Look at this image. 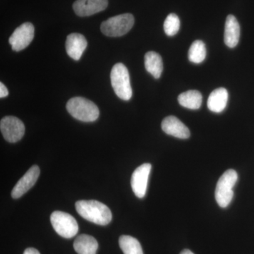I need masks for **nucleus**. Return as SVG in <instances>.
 I'll list each match as a JSON object with an SVG mask.
<instances>
[{
  "label": "nucleus",
  "mask_w": 254,
  "mask_h": 254,
  "mask_svg": "<svg viewBox=\"0 0 254 254\" xmlns=\"http://www.w3.org/2000/svg\"><path fill=\"white\" fill-rule=\"evenodd\" d=\"M88 43L86 38L80 33H73L68 35L66 38V50L70 58L73 60L81 59L83 52L86 49Z\"/></svg>",
  "instance_id": "obj_13"
},
{
  "label": "nucleus",
  "mask_w": 254,
  "mask_h": 254,
  "mask_svg": "<svg viewBox=\"0 0 254 254\" xmlns=\"http://www.w3.org/2000/svg\"><path fill=\"white\" fill-rule=\"evenodd\" d=\"M108 0H76L73 9L79 16H89L104 11L108 7Z\"/></svg>",
  "instance_id": "obj_11"
},
{
  "label": "nucleus",
  "mask_w": 254,
  "mask_h": 254,
  "mask_svg": "<svg viewBox=\"0 0 254 254\" xmlns=\"http://www.w3.org/2000/svg\"><path fill=\"white\" fill-rule=\"evenodd\" d=\"M161 127L163 131L170 136L182 139L190 138V131L188 127L176 117L169 116L164 119Z\"/></svg>",
  "instance_id": "obj_12"
},
{
  "label": "nucleus",
  "mask_w": 254,
  "mask_h": 254,
  "mask_svg": "<svg viewBox=\"0 0 254 254\" xmlns=\"http://www.w3.org/2000/svg\"><path fill=\"white\" fill-rule=\"evenodd\" d=\"M240 26L238 21L233 15H228L225 22V44L230 48H235L240 41Z\"/></svg>",
  "instance_id": "obj_14"
},
{
  "label": "nucleus",
  "mask_w": 254,
  "mask_h": 254,
  "mask_svg": "<svg viewBox=\"0 0 254 254\" xmlns=\"http://www.w3.org/2000/svg\"><path fill=\"white\" fill-rule=\"evenodd\" d=\"M73 248L78 254H96L98 243L93 237L81 235L73 242Z\"/></svg>",
  "instance_id": "obj_16"
},
{
  "label": "nucleus",
  "mask_w": 254,
  "mask_h": 254,
  "mask_svg": "<svg viewBox=\"0 0 254 254\" xmlns=\"http://www.w3.org/2000/svg\"><path fill=\"white\" fill-rule=\"evenodd\" d=\"M145 67L155 78L161 76L163 70V60L161 56L155 52L150 51L145 55Z\"/></svg>",
  "instance_id": "obj_17"
},
{
  "label": "nucleus",
  "mask_w": 254,
  "mask_h": 254,
  "mask_svg": "<svg viewBox=\"0 0 254 254\" xmlns=\"http://www.w3.org/2000/svg\"><path fill=\"white\" fill-rule=\"evenodd\" d=\"M8 94H9V91L6 87L2 83H0V98H5Z\"/></svg>",
  "instance_id": "obj_22"
},
{
  "label": "nucleus",
  "mask_w": 254,
  "mask_h": 254,
  "mask_svg": "<svg viewBox=\"0 0 254 254\" xmlns=\"http://www.w3.org/2000/svg\"><path fill=\"white\" fill-rule=\"evenodd\" d=\"M112 86L115 94L120 99L129 100L132 97V88L129 73L125 65L118 63L114 65L110 73Z\"/></svg>",
  "instance_id": "obj_3"
},
{
  "label": "nucleus",
  "mask_w": 254,
  "mask_h": 254,
  "mask_svg": "<svg viewBox=\"0 0 254 254\" xmlns=\"http://www.w3.org/2000/svg\"><path fill=\"white\" fill-rule=\"evenodd\" d=\"M238 180L235 170H227L219 179L215 189V200L221 208H226L234 196L233 188Z\"/></svg>",
  "instance_id": "obj_4"
},
{
  "label": "nucleus",
  "mask_w": 254,
  "mask_h": 254,
  "mask_svg": "<svg viewBox=\"0 0 254 254\" xmlns=\"http://www.w3.org/2000/svg\"><path fill=\"white\" fill-rule=\"evenodd\" d=\"M206 58V48L201 41H195L192 43L189 50V60L195 64H200Z\"/></svg>",
  "instance_id": "obj_20"
},
{
  "label": "nucleus",
  "mask_w": 254,
  "mask_h": 254,
  "mask_svg": "<svg viewBox=\"0 0 254 254\" xmlns=\"http://www.w3.org/2000/svg\"><path fill=\"white\" fill-rule=\"evenodd\" d=\"M150 171L151 165L150 163H144L137 168L132 174L131 188L138 198H143L146 193Z\"/></svg>",
  "instance_id": "obj_9"
},
{
  "label": "nucleus",
  "mask_w": 254,
  "mask_h": 254,
  "mask_svg": "<svg viewBox=\"0 0 254 254\" xmlns=\"http://www.w3.org/2000/svg\"><path fill=\"white\" fill-rule=\"evenodd\" d=\"M40 173L41 170L38 165L32 166L15 185L11 191L12 198H18L25 194L36 183Z\"/></svg>",
  "instance_id": "obj_10"
},
{
  "label": "nucleus",
  "mask_w": 254,
  "mask_h": 254,
  "mask_svg": "<svg viewBox=\"0 0 254 254\" xmlns=\"http://www.w3.org/2000/svg\"><path fill=\"white\" fill-rule=\"evenodd\" d=\"M0 129L4 139L9 143H16L24 136V125L16 117L8 116L1 119Z\"/></svg>",
  "instance_id": "obj_7"
},
{
  "label": "nucleus",
  "mask_w": 254,
  "mask_h": 254,
  "mask_svg": "<svg viewBox=\"0 0 254 254\" xmlns=\"http://www.w3.org/2000/svg\"><path fill=\"white\" fill-rule=\"evenodd\" d=\"M76 209L82 218L97 225H108L113 218L110 209L98 200H78Z\"/></svg>",
  "instance_id": "obj_1"
},
{
  "label": "nucleus",
  "mask_w": 254,
  "mask_h": 254,
  "mask_svg": "<svg viewBox=\"0 0 254 254\" xmlns=\"http://www.w3.org/2000/svg\"><path fill=\"white\" fill-rule=\"evenodd\" d=\"M228 101V92L224 88L214 90L208 100V108L210 111L220 113L226 108Z\"/></svg>",
  "instance_id": "obj_15"
},
{
  "label": "nucleus",
  "mask_w": 254,
  "mask_h": 254,
  "mask_svg": "<svg viewBox=\"0 0 254 254\" xmlns=\"http://www.w3.org/2000/svg\"><path fill=\"white\" fill-rule=\"evenodd\" d=\"M66 110L73 118L85 123L94 122L100 115L97 105L91 100L81 97H75L68 100Z\"/></svg>",
  "instance_id": "obj_2"
},
{
  "label": "nucleus",
  "mask_w": 254,
  "mask_h": 254,
  "mask_svg": "<svg viewBox=\"0 0 254 254\" xmlns=\"http://www.w3.org/2000/svg\"><path fill=\"white\" fill-rule=\"evenodd\" d=\"M202 100L203 98H202L201 93L195 90L185 92L181 93L178 97L179 103L182 107L190 110L199 109L201 106Z\"/></svg>",
  "instance_id": "obj_18"
},
{
  "label": "nucleus",
  "mask_w": 254,
  "mask_h": 254,
  "mask_svg": "<svg viewBox=\"0 0 254 254\" xmlns=\"http://www.w3.org/2000/svg\"><path fill=\"white\" fill-rule=\"evenodd\" d=\"M134 24V18L131 14L113 16L102 23L100 29L105 36L120 37L128 33Z\"/></svg>",
  "instance_id": "obj_5"
},
{
  "label": "nucleus",
  "mask_w": 254,
  "mask_h": 254,
  "mask_svg": "<svg viewBox=\"0 0 254 254\" xmlns=\"http://www.w3.org/2000/svg\"><path fill=\"white\" fill-rule=\"evenodd\" d=\"M194 254L193 253V252H190V250H185L184 251H182L181 252V254Z\"/></svg>",
  "instance_id": "obj_24"
},
{
  "label": "nucleus",
  "mask_w": 254,
  "mask_h": 254,
  "mask_svg": "<svg viewBox=\"0 0 254 254\" xmlns=\"http://www.w3.org/2000/svg\"><path fill=\"white\" fill-rule=\"evenodd\" d=\"M34 26L31 23H24L18 26L9 39L12 50L18 52L27 48L34 38Z\"/></svg>",
  "instance_id": "obj_8"
},
{
  "label": "nucleus",
  "mask_w": 254,
  "mask_h": 254,
  "mask_svg": "<svg viewBox=\"0 0 254 254\" xmlns=\"http://www.w3.org/2000/svg\"><path fill=\"white\" fill-rule=\"evenodd\" d=\"M23 254H41L38 250L34 248H28L23 252Z\"/></svg>",
  "instance_id": "obj_23"
},
{
  "label": "nucleus",
  "mask_w": 254,
  "mask_h": 254,
  "mask_svg": "<svg viewBox=\"0 0 254 254\" xmlns=\"http://www.w3.org/2000/svg\"><path fill=\"white\" fill-rule=\"evenodd\" d=\"M180 28V21L177 15L175 14H169L164 23V31L167 36H175L178 33Z\"/></svg>",
  "instance_id": "obj_21"
},
{
  "label": "nucleus",
  "mask_w": 254,
  "mask_h": 254,
  "mask_svg": "<svg viewBox=\"0 0 254 254\" xmlns=\"http://www.w3.org/2000/svg\"><path fill=\"white\" fill-rule=\"evenodd\" d=\"M50 222L57 233L64 238H72L78 233L77 222L68 213L63 211L53 212L50 215Z\"/></svg>",
  "instance_id": "obj_6"
},
{
  "label": "nucleus",
  "mask_w": 254,
  "mask_h": 254,
  "mask_svg": "<svg viewBox=\"0 0 254 254\" xmlns=\"http://www.w3.org/2000/svg\"><path fill=\"white\" fill-rule=\"evenodd\" d=\"M119 244L124 254H143L141 244L134 237L123 235L120 237Z\"/></svg>",
  "instance_id": "obj_19"
}]
</instances>
